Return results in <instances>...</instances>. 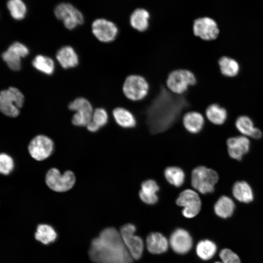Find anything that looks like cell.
<instances>
[{"label": "cell", "mask_w": 263, "mask_h": 263, "mask_svg": "<svg viewBox=\"0 0 263 263\" xmlns=\"http://www.w3.org/2000/svg\"><path fill=\"white\" fill-rule=\"evenodd\" d=\"M89 254L95 263H132L120 231L113 227L103 229L91 243Z\"/></svg>", "instance_id": "cell-1"}, {"label": "cell", "mask_w": 263, "mask_h": 263, "mask_svg": "<svg viewBox=\"0 0 263 263\" xmlns=\"http://www.w3.org/2000/svg\"><path fill=\"white\" fill-rule=\"evenodd\" d=\"M150 90L147 80L139 74H131L126 76L122 84V92L130 100L136 101L147 96Z\"/></svg>", "instance_id": "cell-2"}, {"label": "cell", "mask_w": 263, "mask_h": 263, "mask_svg": "<svg viewBox=\"0 0 263 263\" xmlns=\"http://www.w3.org/2000/svg\"><path fill=\"white\" fill-rule=\"evenodd\" d=\"M24 95L18 88L10 87L0 93V110L4 115L16 117L24 103Z\"/></svg>", "instance_id": "cell-3"}, {"label": "cell", "mask_w": 263, "mask_h": 263, "mask_svg": "<svg viewBox=\"0 0 263 263\" xmlns=\"http://www.w3.org/2000/svg\"><path fill=\"white\" fill-rule=\"evenodd\" d=\"M218 180L217 173L205 166L197 167L191 172V185L202 194L212 192Z\"/></svg>", "instance_id": "cell-4"}, {"label": "cell", "mask_w": 263, "mask_h": 263, "mask_svg": "<svg viewBox=\"0 0 263 263\" xmlns=\"http://www.w3.org/2000/svg\"><path fill=\"white\" fill-rule=\"evenodd\" d=\"M195 75L191 71L179 68L171 71L168 75L166 84L168 89L174 94H182L189 86L196 83Z\"/></svg>", "instance_id": "cell-5"}, {"label": "cell", "mask_w": 263, "mask_h": 263, "mask_svg": "<svg viewBox=\"0 0 263 263\" xmlns=\"http://www.w3.org/2000/svg\"><path fill=\"white\" fill-rule=\"evenodd\" d=\"M75 176L71 170L65 171L63 174L56 168H52L47 172L45 182L52 190L65 192L71 189L75 182Z\"/></svg>", "instance_id": "cell-6"}, {"label": "cell", "mask_w": 263, "mask_h": 263, "mask_svg": "<svg viewBox=\"0 0 263 263\" xmlns=\"http://www.w3.org/2000/svg\"><path fill=\"white\" fill-rule=\"evenodd\" d=\"M54 13L56 17L63 21L66 28L71 30L84 21L81 12L71 3L61 2L55 7Z\"/></svg>", "instance_id": "cell-7"}, {"label": "cell", "mask_w": 263, "mask_h": 263, "mask_svg": "<svg viewBox=\"0 0 263 263\" xmlns=\"http://www.w3.org/2000/svg\"><path fill=\"white\" fill-rule=\"evenodd\" d=\"M136 227L132 224L123 225L120 230L123 242L132 258L139 259L142 255L144 243L141 237L135 235Z\"/></svg>", "instance_id": "cell-8"}, {"label": "cell", "mask_w": 263, "mask_h": 263, "mask_svg": "<svg viewBox=\"0 0 263 263\" xmlns=\"http://www.w3.org/2000/svg\"><path fill=\"white\" fill-rule=\"evenodd\" d=\"M68 108L70 110L76 112L72 119L73 125L87 126L91 121L94 111L91 104L87 99L76 98L69 104Z\"/></svg>", "instance_id": "cell-9"}, {"label": "cell", "mask_w": 263, "mask_h": 263, "mask_svg": "<svg viewBox=\"0 0 263 263\" xmlns=\"http://www.w3.org/2000/svg\"><path fill=\"white\" fill-rule=\"evenodd\" d=\"M176 203L178 206L184 207L182 214L188 218L196 216L201 208V201L199 195L190 189L183 191L177 198Z\"/></svg>", "instance_id": "cell-10"}, {"label": "cell", "mask_w": 263, "mask_h": 263, "mask_svg": "<svg viewBox=\"0 0 263 263\" xmlns=\"http://www.w3.org/2000/svg\"><path fill=\"white\" fill-rule=\"evenodd\" d=\"M54 144L52 140L44 135L34 137L29 144L28 149L31 156L38 161L49 157L53 152Z\"/></svg>", "instance_id": "cell-11"}, {"label": "cell", "mask_w": 263, "mask_h": 263, "mask_svg": "<svg viewBox=\"0 0 263 263\" xmlns=\"http://www.w3.org/2000/svg\"><path fill=\"white\" fill-rule=\"evenodd\" d=\"M193 34L201 39L210 41L216 39L219 29L217 22L208 17H200L195 19L192 24Z\"/></svg>", "instance_id": "cell-12"}, {"label": "cell", "mask_w": 263, "mask_h": 263, "mask_svg": "<svg viewBox=\"0 0 263 263\" xmlns=\"http://www.w3.org/2000/svg\"><path fill=\"white\" fill-rule=\"evenodd\" d=\"M94 36L103 42L113 41L118 33V28L113 21L104 18L95 19L92 24Z\"/></svg>", "instance_id": "cell-13"}, {"label": "cell", "mask_w": 263, "mask_h": 263, "mask_svg": "<svg viewBox=\"0 0 263 263\" xmlns=\"http://www.w3.org/2000/svg\"><path fill=\"white\" fill-rule=\"evenodd\" d=\"M29 52L28 48L24 44L15 42L2 53L1 57L11 70L19 71L21 68V58L27 56Z\"/></svg>", "instance_id": "cell-14"}, {"label": "cell", "mask_w": 263, "mask_h": 263, "mask_svg": "<svg viewBox=\"0 0 263 263\" xmlns=\"http://www.w3.org/2000/svg\"><path fill=\"white\" fill-rule=\"evenodd\" d=\"M169 244L172 249L179 254L187 253L192 246V239L189 233L183 228L175 229L171 234Z\"/></svg>", "instance_id": "cell-15"}, {"label": "cell", "mask_w": 263, "mask_h": 263, "mask_svg": "<svg viewBox=\"0 0 263 263\" xmlns=\"http://www.w3.org/2000/svg\"><path fill=\"white\" fill-rule=\"evenodd\" d=\"M228 152L233 159L241 160L250 148L249 139L244 136L229 138L226 141Z\"/></svg>", "instance_id": "cell-16"}, {"label": "cell", "mask_w": 263, "mask_h": 263, "mask_svg": "<svg viewBox=\"0 0 263 263\" xmlns=\"http://www.w3.org/2000/svg\"><path fill=\"white\" fill-rule=\"evenodd\" d=\"M150 16V12L146 9L136 8L130 15V24L136 31L144 32L149 27Z\"/></svg>", "instance_id": "cell-17"}, {"label": "cell", "mask_w": 263, "mask_h": 263, "mask_svg": "<svg viewBox=\"0 0 263 263\" xmlns=\"http://www.w3.org/2000/svg\"><path fill=\"white\" fill-rule=\"evenodd\" d=\"M159 190V187L155 181L148 179L143 181L141 185L139 192L140 199L148 205H154L158 200L156 193Z\"/></svg>", "instance_id": "cell-18"}, {"label": "cell", "mask_w": 263, "mask_h": 263, "mask_svg": "<svg viewBox=\"0 0 263 263\" xmlns=\"http://www.w3.org/2000/svg\"><path fill=\"white\" fill-rule=\"evenodd\" d=\"M146 246L148 250L150 253L160 254L167 251L169 242L161 233L152 232L147 237Z\"/></svg>", "instance_id": "cell-19"}, {"label": "cell", "mask_w": 263, "mask_h": 263, "mask_svg": "<svg viewBox=\"0 0 263 263\" xmlns=\"http://www.w3.org/2000/svg\"><path fill=\"white\" fill-rule=\"evenodd\" d=\"M56 58L64 69L75 67L78 64V57L74 49L70 46L61 47L56 54Z\"/></svg>", "instance_id": "cell-20"}, {"label": "cell", "mask_w": 263, "mask_h": 263, "mask_svg": "<svg viewBox=\"0 0 263 263\" xmlns=\"http://www.w3.org/2000/svg\"><path fill=\"white\" fill-rule=\"evenodd\" d=\"M183 123L185 129L189 132H200L204 125V119L199 113L192 111L187 113L183 117Z\"/></svg>", "instance_id": "cell-21"}, {"label": "cell", "mask_w": 263, "mask_h": 263, "mask_svg": "<svg viewBox=\"0 0 263 263\" xmlns=\"http://www.w3.org/2000/svg\"><path fill=\"white\" fill-rule=\"evenodd\" d=\"M237 130L242 134L254 139H259L262 133L260 129L254 126L252 120L247 116L239 117L235 123Z\"/></svg>", "instance_id": "cell-22"}, {"label": "cell", "mask_w": 263, "mask_h": 263, "mask_svg": "<svg viewBox=\"0 0 263 263\" xmlns=\"http://www.w3.org/2000/svg\"><path fill=\"white\" fill-rule=\"evenodd\" d=\"M116 123L123 128H132L136 126V119L128 110L123 107H117L113 111Z\"/></svg>", "instance_id": "cell-23"}, {"label": "cell", "mask_w": 263, "mask_h": 263, "mask_svg": "<svg viewBox=\"0 0 263 263\" xmlns=\"http://www.w3.org/2000/svg\"><path fill=\"white\" fill-rule=\"evenodd\" d=\"M234 197L239 201L249 203L253 200V193L250 185L245 181L236 182L232 188Z\"/></svg>", "instance_id": "cell-24"}, {"label": "cell", "mask_w": 263, "mask_h": 263, "mask_svg": "<svg viewBox=\"0 0 263 263\" xmlns=\"http://www.w3.org/2000/svg\"><path fill=\"white\" fill-rule=\"evenodd\" d=\"M235 207L234 203L231 198L222 196L216 202L214 207V211L219 217L227 218L232 215Z\"/></svg>", "instance_id": "cell-25"}, {"label": "cell", "mask_w": 263, "mask_h": 263, "mask_svg": "<svg viewBox=\"0 0 263 263\" xmlns=\"http://www.w3.org/2000/svg\"><path fill=\"white\" fill-rule=\"evenodd\" d=\"M218 64L221 73L225 76L234 77L239 73L240 66L234 58L222 56L219 59Z\"/></svg>", "instance_id": "cell-26"}, {"label": "cell", "mask_w": 263, "mask_h": 263, "mask_svg": "<svg viewBox=\"0 0 263 263\" xmlns=\"http://www.w3.org/2000/svg\"><path fill=\"white\" fill-rule=\"evenodd\" d=\"M206 114L207 119L213 124L222 125L226 120V110L217 104L209 105L206 109Z\"/></svg>", "instance_id": "cell-27"}, {"label": "cell", "mask_w": 263, "mask_h": 263, "mask_svg": "<svg viewBox=\"0 0 263 263\" xmlns=\"http://www.w3.org/2000/svg\"><path fill=\"white\" fill-rule=\"evenodd\" d=\"M164 176L170 184L176 187L182 186L185 179L183 170L176 166L167 167L164 170Z\"/></svg>", "instance_id": "cell-28"}, {"label": "cell", "mask_w": 263, "mask_h": 263, "mask_svg": "<svg viewBox=\"0 0 263 263\" xmlns=\"http://www.w3.org/2000/svg\"><path fill=\"white\" fill-rule=\"evenodd\" d=\"M198 256L202 260L206 261L211 259L215 254L217 246L211 241L205 240L200 241L196 248Z\"/></svg>", "instance_id": "cell-29"}, {"label": "cell", "mask_w": 263, "mask_h": 263, "mask_svg": "<svg viewBox=\"0 0 263 263\" xmlns=\"http://www.w3.org/2000/svg\"><path fill=\"white\" fill-rule=\"evenodd\" d=\"M32 63L35 69L46 75H52L55 70L53 60L44 55L36 56L33 59Z\"/></svg>", "instance_id": "cell-30"}, {"label": "cell", "mask_w": 263, "mask_h": 263, "mask_svg": "<svg viewBox=\"0 0 263 263\" xmlns=\"http://www.w3.org/2000/svg\"><path fill=\"white\" fill-rule=\"evenodd\" d=\"M56 233L53 228L45 224L38 225L35 233L36 239L43 244H48L55 240Z\"/></svg>", "instance_id": "cell-31"}, {"label": "cell", "mask_w": 263, "mask_h": 263, "mask_svg": "<svg viewBox=\"0 0 263 263\" xmlns=\"http://www.w3.org/2000/svg\"><path fill=\"white\" fill-rule=\"evenodd\" d=\"M11 16L15 19L20 20L25 16L27 8L21 0H9L6 3Z\"/></svg>", "instance_id": "cell-32"}, {"label": "cell", "mask_w": 263, "mask_h": 263, "mask_svg": "<svg viewBox=\"0 0 263 263\" xmlns=\"http://www.w3.org/2000/svg\"><path fill=\"white\" fill-rule=\"evenodd\" d=\"M14 168L13 158L5 153H1L0 155V172L5 175L9 174Z\"/></svg>", "instance_id": "cell-33"}, {"label": "cell", "mask_w": 263, "mask_h": 263, "mask_svg": "<svg viewBox=\"0 0 263 263\" xmlns=\"http://www.w3.org/2000/svg\"><path fill=\"white\" fill-rule=\"evenodd\" d=\"M91 121L100 128L105 126L108 121L107 111L102 108L95 109L94 111Z\"/></svg>", "instance_id": "cell-34"}, {"label": "cell", "mask_w": 263, "mask_h": 263, "mask_svg": "<svg viewBox=\"0 0 263 263\" xmlns=\"http://www.w3.org/2000/svg\"><path fill=\"white\" fill-rule=\"evenodd\" d=\"M219 256L222 262H217L215 263H241L239 256L229 249L222 250Z\"/></svg>", "instance_id": "cell-35"}, {"label": "cell", "mask_w": 263, "mask_h": 263, "mask_svg": "<svg viewBox=\"0 0 263 263\" xmlns=\"http://www.w3.org/2000/svg\"><path fill=\"white\" fill-rule=\"evenodd\" d=\"M88 131L91 132H96L99 129L100 127L94 123L92 121H91L86 126Z\"/></svg>", "instance_id": "cell-36"}]
</instances>
